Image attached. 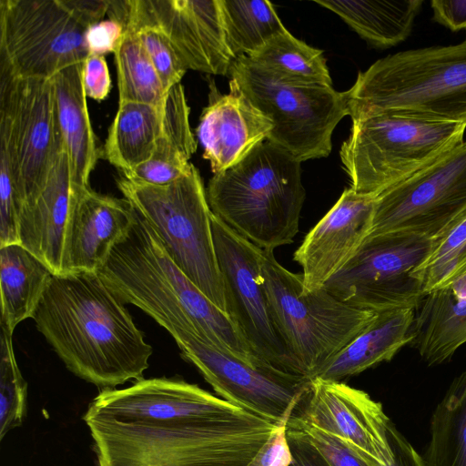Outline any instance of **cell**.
Wrapping results in <instances>:
<instances>
[{"label": "cell", "mask_w": 466, "mask_h": 466, "mask_svg": "<svg viewBox=\"0 0 466 466\" xmlns=\"http://www.w3.org/2000/svg\"><path fill=\"white\" fill-rule=\"evenodd\" d=\"M32 319L78 378L103 390L144 379L153 348L97 272L53 274Z\"/></svg>", "instance_id": "cell-1"}, {"label": "cell", "mask_w": 466, "mask_h": 466, "mask_svg": "<svg viewBox=\"0 0 466 466\" xmlns=\"http://www.w3.org/2000/svg\"><path fill=\"white\" fill-rule=\"evenodd\" d=\"M96 272L123 303L146 312L170 335L192 331L246 360L263 364L228 314L177 266L135 210L127 233Z\"/></svg>", "instance_id": "cell-2"}, {"label": "cell", "mask_w": 466, "mask_h": 466, "mask_svg": "<svg viewBox=\"0 0 466 466\" xmlns=\"http://www.w3.org/2000/svg\"><path fill=\"white\" fill-rule=\"evenodd\" d=\"M98 466H247L277 424L246 410L159 423L86 413Z\"/></svg>", "instance_id": "cell-3"}, {"label": "cell", "mask_w": 466, "mask_h": 466, "mask_svg": "<svg viewBox=\"0 0 466 466\" xmlns=\"http://www.w3.org/2000/svg\"><path fill=\"white\" fill-rule=\"evenodd\" d=\"M346 93L352 121L401 115L466 123V39L380 58Z\"/></svg>", "instance_id": "cell-4"}, {"label": "cell", "mask_w": 466, "mask_h": 466, "mask_svg": "<svg viewBox=\"0 0 466 466\" xmlns=\"http://www.w3.org/2000/svg\"><path fill=\"white\" fill-rule=\"evenodd\" d=\"M301 162L268 140L214 174L206 190L212 213L265 250L291 244L305 200Z\"/></svg>", "instance_id": "cell-5"}, {"label": "cell", "mask_w": 466, "mask_h": 466, "mask_svg": "<svg viewBox=\"0 0 466 466\" xmlns=\"http://www.w3.org/2000/svg\"><path fill=\"white\" fill-rule=\"evenodd\" d=\"M466 123L401 115L353 120L339 156L357 193L377 197L461 144Z\"/></svg>", "instance_id": "cell-6"}, {"label": "cell", "mask_w": 466, "mask_h": 466, "mask_svg": "<svg viewBox=\"0 0 466 466\" xmlns=\"http://www.w3.org/2000/svg\"><path fill=\"white\" fill-rule=\"evenodd\" d=\"M117 187L154 230L170 258L213 304L226 312L212 212L197 167L193 165L187 175L167 185L137 184L120 177Z\"/></svg>", "instance_id": "cell-7"}, {"label": "cell", "mask_w": 466, "mask_h": 466, "mask_svg": "<svg viewBox=\"0 0 466 466\" xmlns=\"http://www.w3.org/2000/svg\"><path fill=\"white\" fill-rule=\"evenodd\" d=\"M260 277L273 318L289 351L310 380L375 318L350 306L324 288L305 292L301 274L261 249Z\"/></svg>", "instance_id": "cell-8"}, {"label": "cell", "mask_w": 466, "mask_h": 466, "mask_svg": "<svg viewBox=\"0 0 466 466\" xmlns=\"http://www.w3.org/2000/svg\"><path fill=\"white\" fill-rule=\"evenodd\" d=\"M228 76L229 84L271 121L268 141L299 162L329 155L333 131L349 116L346 91L282 79L246 56L234 60Z\"/></svg>", "instance_id": "cell-9"}, {"label": "cell", "mask_w": 466, "mask_h": 466, "mask_svg": "<svg viewBox=\"0 0 466 466\" xmlns=\"http://www.w3.org/2000/svg\"><path fill=\"white\" fill-rule=\"evenodd\" d=\"M64 149L52 80L19 77L0 60V157L9 163L21 206Z\"/></svg>", "instance_id": "cell-10"}, {"label": "cell", "mask_w": 466, "mask_h": 466, "mask_svg": "<svg viewBox=\"0 0 466 466\" xmlns=\"http://www.w3.org/2000/svg\"><path fill=\"white\" fill-rule=\"evenodd\" d=\"M434 239L400 233L369 237L324 289L350 306L375 313L416 310L426 295L411 274Z\"/></svg>", "instance_id": "cell-11"}, {"label": "cell", "mask_w": 466, "mask_h": 466, "mask_svg": "<svg viewBox=\"0 0 466 466\" xmlns=\"http://www.w3.org/2000/svg\"><path fill=\"white\" fill-rule=\"evenodd\" d=\"M65 0H0V60L23 78L51 79L89 56Z\"/></svg>", "instance_id": "cell-12"}, {"label": "cell", "mask_w": 466, "mask_h": 466, "mask_svg": "<svg viewBox=\"0 0 466 466\" xmlns=\"http://www.w3.org/2000/svg\"><path fill=\"white\" fill-rule=\"evenodd\" d=\"M211 227L228 316L261 362L306 377L273 318L260 277L261 248L213 213Z\"/></svg>", "instance_id": "cell-13"}, {"label": "cell", "mask_w": 466, "mask_h": 466, "mask_svg": "<svg viewBox=\"0 0 466 466\" xmlns=\"http://www.w3.org/2000/svg\"><path fill=\"white\" fill-rule=\"evenodd\" d=\"M221 399L277 425L288 422L310 390L311 380L246 360L192 331L171 334Z\"/></svg>", "instance_id": "cell-14"}, {"label": "cell", "mask_w": 466, "mask_h": 466, "mask_svg": "<svg viewBox=\"0 0 466 466\" xmlns=\"http://www.w3.org/2000/svg\"><path fill=\"white\" fill-rule=\"evenodd\" d=\"M465 212L466 140L377 196L367 238L400 233L435 238Z\"/></svg>", "instance_id": "cell-15"}, {"label": "cell", "mask_w": 466, "mask_h": 466, "mask_svg": "<svg viewBox=\"0 0 466 466\" xmlns=\"http://www.w3.org/2000/svg\"><path fill=\"white\" fill-rule=\"evenodd\" d=\"M107 15L124 29L159 30L187 70L228 76L236 59L228 45L220 0H109Z\"/></svg>", "instance_id": "cell-16"}, {"label": "cell", "mask_w": 466, "mask_h": 466, "mask_svg": "<svg viewBox=\"0 0 466 466\" xmlns=\"http://www.w3.org/2000/svg\"><path fill=\"white\" fill-rule=\"evenodd\" d=\"M290 417L344 441L373 461L389 466L390 420L380 402L341 381L311 380L310 390Z\"/></svg>", "instance_id": "cell-17"}, {"label": "cell", "mask_w": 466, "mask_h": 466, "mask_svg": "<svg viewBox=\"0 0 466 466\" xmlns=\"http://www.w3.org/2000/svg\"><path fill=\"white\" fill-rule=\"evenodd\" d=\"M241 410L196 384L152 378L121 390H103L86 413L123 422L159 423Z\"/></svg>", "instance_id": "cell-18"}, {"label": "cell", "mask_w": 466, "mask_h": 466, "mask_svg": "<svg viewBox=\"0 0 466 466\" xmlns=\"http://www.w3.org/2000/svg\"><path fill=\"white\" fill-rule=\"evenodd\" d=\"M375 198L345 189L307 234L293 256L302 268L305 292L324 288L355 255L370 234Z\"/></svg>", "instance_id": "cell-19"}, {"label": "cell", "mask_w": 466, "mask_h": 466, "mask_svg": "<svg viewBox=\"0 0 466 466\" xmlns=\"http://www.w3.org/2000/svg\"><path fill=\"white\" fill-rule=\"evenodd\" d=\"M72 180L64 149L56 157L41 188L23 203L19 214L20 244L44 261L54 274H64L69 221L80 188Z\"/></svg>", "instance_id": "cell-20"}, {"label": "cell", "mask_w": 466, "mask_h": 466, "mask_svg": "<svg viewBox=\"0 0 466 466\" xmlns=\"http://www.w3.org/2000/svg\"><path fill=\"white\" fill-rule=\"evenodd\" d=\"M211 90L196 131L203 157L209 161L213 174H218L268 140L272 123L233 85L229 84L227 95H220L216 87Z\"/></svg>", "instance_id": "cell-21"}, {"label": "cell", "mask_w": 466, "mask_h": 466, "mask_svg": "<svg viewBox=\"0 0 466 466\" xmlns=\"http://www.w3.org/2000/svg\"><path fill=\"white\" fill-rule=\"evenodd\" d=\"M133 222L134 210L125 198L80 188L66 237V273L96 272Z\"/></svg>", "instance_id": "cell-22"}, {"label": "cell", "mask_w": 466, "mask_h": 466, "mask_svg": "<svg viewBox=\"0 0 466 466\" xmlns=\"http://www.w3.org/2000/svg\"><path fill=\"white\" fill-rule=\"evenodd\" d=\"M84 64L72 65L51 80L56 119L69 158L72 180L75 185L90 187L89 177L101 157L102 149L97 146L90 122L83 85Z\"/></svg>", "instance_id": "cell-23"}, {"label": "cell", "mask_w": 466, "mask_h": 466, "mask_svg": "<svg viewBox=\"0 0 466 466\" xmlns=\"http://www.w3.org/2000/svg\"><path fill=\"white\" fill-rule=\"evenodd\" d=\"M414 317L415 309H412L376 313L371 322L317 377L341 381L380 362L390 361L402 347L410 344Z\"/></svg>", "instance_id": "cell-24"}, {"label": "cell", "mask_w": 466, "mask_h": 466, "mask_svg": "<svg viewBox=\"0 0 466 466\" xmlns=\"http://www.w3.org/2000/svg\"><path fill=\"white\" fill-rule=\"evenodd\" d=\"M163 106L165 133L153 156L132 170L120 173L121 177L131 182L150 186L167 185L187 175L193 166L189 159L197 150V141L190 128V108L181 83L167 90Z\"/></svg>", "instance_id": "cell-25"}, {"label": "cell", "mask_w": 466, "mask_h": 466, "mask_svg": "<svg viewBox=\"0 0 466 466\" xmlns=\"http://www.w3.org/2000/svg\"><path fill=\"white\" fill-rule=\"evenodd\" d=\"M165 128L163 102H119L101 157L120 173L132 170L151 158Z\"/></svg>", "instance_id": "cell-26"}, {"label": "cell", "mask_w": 466, "mask_h": 466, "mask_svg": "<svg viewBox=\"0 0 466 466\" xmlns=\"http://www.w3.org/2000/svg\"><path fill=\"white\" fill-rule=\"evenodd\" d=\"M411 334L410 345L428 365L448 361L466 343V299L447 289L427 294L415 310Z\"/></svg>", "instance_id": "cell-27"}, {"label": "cell", "mask_w": 466, "mask_h": 466, "mask_svg": "<svg viewBox=\"0 0 466 466\" xmlns=\"http://www.w3.org/2000/svg\"><path fill=\"white\" fill-rule=\"evenodd\" d=\"M53 274L21 244L0 247V324L14 333L21 321L32 319Z\"/></svg>", "instance_id": "cell-28"}, {"label": "cell", "mask_w": 466, "mask_h": 466, "mask_svg": "<svg viewBox=\"0 0 466 466\" xmlns=\"http://www.w3.org/2000/svg\"><path fill=\"white\" fill-rule=\"evenodd\" d=\"M337 14L373 47L395 46L409 37L422 0H316Z\"/></svg>", "instance_id": "cell-29"}, {"label": "cell", "mask_w": 466, "mask_h": 466, "mask_svg": "<svg viewBox=\"0 0 466 466\" xmlns=\"http://www.w3.org/2000/svg\"><path fill=\"white\" fill-rule=\"evenodd\" d=\"M423 456L427 466H466V369L437 404Z\"/></svg>", "instance_id": "cell-30"}, {"label": "cell", "mask_w": 466, "mask_h": 466, "mask_svg": "<svg viewBox=\"0 0 466 466\" xmlns=\"http://www.w3.org/2000/svg\"><path fill=\"white\" fill-rule=\"evenodd\" d=\"M246 57L257 67L282 79L332 86L322 50L296 38L288 29Z\"/></svg>", "instance_id": "cell-31"}, {"label": "cell", "mask_w": 466, "mask_h": 466, "mask_svg": "<svg viewBox=\"0 0 466 466\" xmlns=\"http://www.w3.org/2000/svg\"><path fill=\"white\" fill-rule=\"evenodd\" d=\"M228 47L235 58L248 56L286 30L267 0H220Z\"/></svg>", "instance_id": "cell-32"}, {"label": "cell", "mask_w": 466, "mask_h": 466, "mask_svg": "<svg viewBox=\"0 0 466 466\" xmlns=\"http://www.w3.org/2000/svg\"><path fill=\"white\" fill-rule=\"evenodd\" d=\"M114 55L119 102L161 105L167 91L136 31L124 29Z\"/></svg>", "instance_id": "cell-33"}, {"label": "cell", "mask_w": 466, "mask_h": 466, "mask_svg": "<svg viewBox=\"0 0 466 466\" xmlns=\"http://www.w3.org/2000/svg\"><path fill=\"white\" fill-rule=\"evenodd\" d=\"M466 274V212L435 238L424 261L412 272L425 295L444 289Z\"/></svg>", "instance_id": "cell-34"}, {"label": "cell", "mask_w": 466, "mask_h": 466, "mask_svg": "<svg viewBox=\"0 0 466 466\" xmlns=\"http://www.w3.org/2000/svg\"><path fill=\"white\" fill-rule=\"evenodd\" d=\"M27 383L18 368L13 333L1 325L0 331V439L22 425L26 414Z\"/></svg>", "instance_id": "cell-35"}, {"label": "cell", "mask_w": 466, "mask_h": 466, "mask_svg": "<svg viewBox=\"0 0 466 466\" xmlns=\"http://www.w3.org/2000/svg\"><path fill=\"white\" fill-rule=\"evenodd\" d=\"M288 439L297 443L316 466H372L344 441L294 417L287 423Z\"/></svg>", "instance_id": "cell-36"}, {"label": "cell", "mask_w": 466, "mask_h": 466, "mask_svg": "<svg viewBox=\"0 0 466 466\" xmlns=\"http://www.w3.org/2000/svg\"><path fill=\"white\" fill-rule=\"evenodd\" d=\"M134 31H136L167 92L170 87L180 83L187 72L186 67L167 38L159 30L144 26Z\"/></svg>", "instance_id": "cell-37"}, {"label": "cell", "mask_w": 466, "mask_h": 466, "mask_svg": "<svg viewBox=\"0 0 466 466\" xmlns=\"http://www.w3.org/2000/svg\"><path fill=\"white\" fill-rule=\"evenodd\" d=\"M287 423L277 426L272 435L247 466H289L291 451L287 437Z\"/></svg>", "instance_id": "cell-38"}, {"label": "cell", "mask_w": 466, "mask_h": 466, "mask_svg": "<svg viewBox=\"0 0 466 466\" xmlns=\"http://www.w3.org/2000/svg\"><path fill=\"white\" fill-rule=\"evenodd\" d=\"M123 34L122 25L110 18L89 26L85 35L89 55L104 56L115 53Z\"/></svg>", "instance_id": "cell-39"}, {"label": "cell", "mask_w": 466, "mask_h": 466, "mask_svg": "<svg viewBox=\"0 0 466 466\" xmlns=\"http://www.w3.org/2000/svg\"><path fill=\"white\" fill-rule=\"evenodd\" d=\"M83 85L86 96L96 101L107 97L111 77L104 56L89 55L84 64Z\"/></svg>", "instance_id": "cell-40"}, {"label": "cell", "mask_w": 466, "mask_h": 466, "mask_svg": "<svg viewBox=\"0 0 466 466\" xmlns=\"http://www.w3.org/2000/svg\"><path fill=\"white\" fill-rule=\"evenodd\" d=\"M388 438L393 454L392 462L389 466H427L424 458L397 430L391 420L388 427ZM369 460L372 466H382L370 459Z\"/></svg>", "instance_id": "cell-41"}, {"label": "cell", "mask_w": 466, "mask_h": 466, "mask_svg": "<svg viewBox=\"0 0 466 466\" xmlns=\"http://www.w3.org/2000/svg\"><path fill=\"white\" fill-rule=\"evenodd\" d=\"M432 19L452 32L466 29V0H432Z\"/></svg>", "instance_id": "cell-42"}, {"label": "cell", "mask_w": 466, "mask_h": 466, "mask_svg": "<svg viewBox=\"0 0 466 466\" xmlns=\"http://www.w3.org/2000/svg\"><path fill=\"white\" fill-rule=\"evenodd\" d=\"M65 3L87 28L102 21L109 6V0H65Z\"/></svg>", "instance_id": "cell-43"}, {"label": "cell", "mask_w": 466, "mask_h": 466, "mask_svg": "<svg viewBox=\"0 0 466 466\" xmlns=\"http://www.w3.org/2000/svg\"><path fill=\"white\" fill-rule=\"evenodd\" d=\"M288 441L291 451V461L289 466H316L309 455L297 443L289 439Z\"/></svg>", "instance_id": "cell-44"}, {"label": "cell", "mask_w": 466, "mask_h": 466, "mask_svg": "<svg viewBox=\"0 0 466 466\" xmlns=\"http://www.w3.org/2000/svg\"><path fill=\"white\" fill-rule=\"evenodd\" d=\"M444 289H447L454 299H466V274L461 275Z\"/></svg>", "instance_id": "cell-45"}]
</instances>
